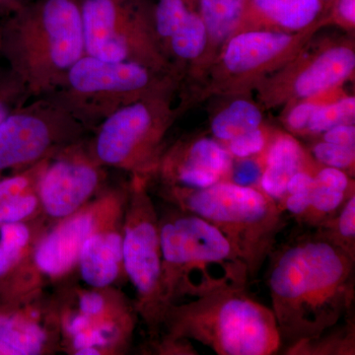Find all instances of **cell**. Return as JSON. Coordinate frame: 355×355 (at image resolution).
Here are the masks:
<instances>
[{"label":"cell","instance_id":"cell-1","mask_svg":"<svg viewBox=\"0 0 355 355\" xmlns=\"http://www.w3.org/2000/svg\"><path fill=\"white\" fill-rule=\"evenodd\" d=\"M268 260L282 347L315 338L352 315L355 257L317 230L275 245Z\"/></svg>","mask_w":355,"mask_h":355},{"label":"cell","instance_id":"cell-2","mask_svg":"<svg viewBox=\"0 0 355 355\" xmlns=\"http://www.w3.org/2000/svg\"><path fill=\"white\" fill-rule=\"evenodd\" d=\"M0 43L31 98L49 94L86 55L77 0H31L0 19Z\"/></svg>","mask_w":355,"mask_h":355},{"label":"cell","instance_id":"cell-3","mask_svg":"<svg viewBox=\"0 0 355 355\" xmlns=\"http://www.w3.org/2000/svg\"><path fill=\"white\" fill-rule=\"evenodd\" d=\"M163 287L168 306L229 287H247L245 261L216 226L178 209L159 216Z\"/></svg>","mask_w":355,"mask_h":355},{"label":"cell","instance_id":"cell-4","mask_svg":"<svg viewBox=\"0 0 355 355\" xmlns=\"http://www.w3.org/2000/svg\"><path fill=\"white\" fill-rule=\"evenodd\" d=\"M247 287H229L170 305L165 336L188 340L218 355H272L282 350L272 310L254 300Z\"/></svg>","mask_w":355,"mask_h":355},{"label":"cell","instance_id":"cell-5","mask_svg":"<svg viewBox=\"0 0 355 355\" xmlns=\"http://www.w3.org/2000/svg\"><path fill=\"white\" fill-rule=\"evenodd\" d=\"M161 195L216 226L246 263L250 279L260 272L286 226V211L260 188L221 181L205 189L163 187Z\"/></svg>","mask_w":355,"mask_h":355},{"label":"cell","instance_id":"cell-6","mask_svg":"<svg viewBox=\"0 0 355 355\" xmlns=\"http://www.w3.org/2000/svg\"><path fill=\"white\" fill-rule=\"evenodd\" d=\"M173 77L137 62H107L85 55L70 67L55 90L44 96L93 132L119 109L170 91Z\"/></svg>","mask_w":355,"mask_h":355},{"label":"cell","instance_id":"cell-7","mask_svg":"<svg viewBox=\"0 0 355 355\" xmlns=\"http://www.w3.org/2000/svg\"><path fill=\"white\" fill-rule=\"evenodd\" d=\"M123 270L137 292L135 307L151 336L162 331L168 306L163 287L159 216L148 179L132 176L123 219Z\"/></svg>","mask_w":355,"mask_h":355},{"label":"cell","instance_id":"cell-8","mask_svg":"<svg viewBox=\"0 0 355 355\" xmlns=\"http://www.w3.org/2000/svg\"><path fill=\"white\" fill-rule=\"evenodd\" d=\"M86 55L114 62H137L173 74L156 37L153 7L144 0H77Z\"/></svg>","mask_w":355,"mask_h":355},{"label":"cell","instance_id":"cell-9","mask_svg":"<svg viewBox=\"0 0 355 355\" xmlns=\"http://www.w3.org/2000/svg\"><path fill=\"white\" fill-rule=\"evenodd\" d=\"M168 92L148 96L112 114L93 132L89 151L104 167L149 179L162 155V141L173 114Z\"/></svg>","mask_w":355,"mask_h":355},{"label":"cell","instance_id":"cell-10","mask_svg":"<svg viewBox=\"0 0 355 355\" xmlns=\"http://www.w3.org/2000/svg\"><path fill=\"white\" fill-rule=\"evenodd\" d=\"M0 125V178L53 157L88 132L46 96L32 98Z\"/></svg>","mask_w":355,"mask_h":355},{"label":"cell","instance_id":"cell-11","mask_svg":"<svg viewBox=\"0 0 355 355\" xmlns=\"http://www.w3.org/2000/svg\"><path fill=\"white\" fill-rule=\"evenodd\" d=\"M127 198L128 189L103 191L76 214L58 220L33 250L39 272L53 279L71 272L90 236L123 221Z\"/></svg>","mask_w":355,"mask_h":355},{"label":"cell","instance_id":"cell-12","mask_svg":"<svg viewBox=\"0 0 355 355\" xmlns=\"http://www.w3.org/2000/svg\"><path fill=\"white\" fill-rule=\"evenodd\" d=\"M105 168L93 157L85 139L65 147L50 158L39 178L41 209L57 220L76 214L104 191Z\"/></svg>","mask_w":355,"mask_h":355},{"label":"cell","instance_id":"cell-13","mask_svg":"<svg viewBox=\"0 0 355 355\" xmlns=\"http://www.w3.org/2000/svg\"><path fill=\"white\" fill-rule=\"evenodd\" d=\"M233 157L220 141L202 137L181 142L162 153L153 175L163 187L205 189L228 181Z\"/></svg>","mask_w":355,"mask_h":355},{"label":"cell","instance_id":"cell-14","mask_svg":"<svg viewBox=\"0 0 355 355\" xmlns=\"http://www.w3.org/2000/svg\"><path fill=\"white\" fill-rule=\"evenodd\" d=\"M153 24L167 60L172 55L179 62H193L209 43L205 22L189 0H157Z\"/></svg>","mask_w":355,"mask_h":355},{"label":"cell","instance_id":"cell-15","mask_svg":"<svg viewBox=\"0 0 355 355\" xmlns=\"http://www.w3.org/2000/svg\"><path fill=\"white\" fill-rule=\"evenodd\" d=\"M298 37L270 29H247L227 40L222 64L233 76H249L265 70L294 50Z\"/></svg>","mask_w":355,"mask_h":355},{"label":"cell","instance_id":"cell-16","mask_svg":"<svg viewBox=\"0 0 355 355\" xmlns=\"http://www.w3.org/2000/svg\"><path fill=\"white\" fill-rule=\"evenodd\" d=\"M77 266L81 277L92 288H109L123 273V221L86 240Z\"/></svg>","mask_w":355,"mask_h":355},{"label":"cell","instance_id":"cell-17","mask_svg":"<svg viewBox=\"0 0 355 355\" xmlns=\"http://www.w3.org/2000/svg\"><path fill=\"white\" fill-rule=\"evenodd\" d=\"M328 9L321 0H245L240 27L252 23L277 31L304 32Z\"/></svg>","mask_w":355,"mask_h":355},{"label":"cell","instance_id":"cell-18","mask_svg":"<svg viewBox=\"0 0 355 355\" xmlns=\"http://www.w3.org/2000/svg\"><path fill=\"white\" fill-rule=\"evenodd\" d=\"M355 53L347 46H335L322 51L294 79V95L302 99L318 96L338 87L354 74Z\"/></svg>","mask_w":355,"mask_h":355},{"label":"cell","instance_id":"cell-19","mask_svg":"<svg viewBox=\"0 0 355 355\" xmlns=\"http://www.w3.org/2000/svg\"><path fill=\"white\" fill-rule=\"evenodd\" d=\"M266 149L259 188L282 207L289 180L296 173L306 170V153L297 140L286 133L273 137Z\"/></svg>","mask_w":355,"mask_h":355},{"label":"cell","instance_id":"cell-20","mask_svg":"<svg viewBox=\"0 0 355 355\" xmlns=\"http://www.w3.org/2000/svg\"><path fill=\"white\" fill-rule=\"evenodd\" d=\"M37 318V313L23 307V302L0 305V340L18 355L43 354L48 349L50 338Z\"/></svg>","mask_w":355,"mask_h":355},{"label":"cell","instance_id":"cell-21","mask_svg":"<svg viewBox=\"0 0 355 355\" xmlns=\"http://www.w3.org/2000/svg\"><path fill=\"white\" fill-rule=\"evenodd\" d=\"M352 193L354 186L347 172L324 166L314 174L309 191V207L300 223L316 228L335 214Z\"/></svg>","mask_w":355,"mask_h":355},{"label":"cell","instance_id":"cell-22","mask_svg":"<svg viewBox=\"0 0 355 355\" xmlns=\"http://www.w3.org/2000/svg\"><path fill=\"white\" fill-rule=\"evenodd\" d=\"M282 352L286 355H354V319L350 315L319 336L287 345Z\"/></svg>","mask_w":355,"mask_h":355},{"label":"cell","instance_id":"cell-23","mask_svg":"<svg viewBox=\"0 0 355 355\" xmlns=\"http://www.w3.org/2000/svg\"><path fill=\"white\" fill-rule=\"evenodd\" d=\"M245 0H196V8L207 27L210 43H226L241 25Z\"/></svg>","mask_w":355,"mask_h":355},{"label":"cell","instance_id":"cell-24","mask_svg":"<svg viewBox=\"0 0 355 355\" xmlns=\"http://www.w3.org/2000/svg\"><path fill=\"white\" fill-rule=\"evenodd\" d=\"M263 116L261 110L249 100H235L222 109L211 121V132L220 142L261 127Z\"/></svg>","mask_w":355,"mask_h":355},{"label":"cell","instance_id":"cell-25","mask_svg":"<svg viewBox=\"0 0 355 355\" xmlns=\"http://www.w3.org/2000/svg\"><path fill=\"white\" fill-rule=\"evenodd\" d=\"M315 229L352 257H355L354 193H350L335 214Z\"/></svg>","mask_w":355,"mask_h":355},{"label":"cell","instance_id":"cell-26","mask_svg":"<svg viewBox=\"0 0 355 355\" xmlns=\"http://www.w3.org/2000/svg\"><path fill=\"white\" fill-rule=\"evenodd\" d=\"M355 98L347 96L336 101L321 103L308 123L306 132L319 135L342 123H354Z\"/></svg>","mask_w":355,"mask_h":355},{"label":"cell","instance_id":"cell-27","mask_svg":"<svg viewBox=\"0 0 355 355\" xmlns=\"http://www.w3.org/2000/svg\"><path fill=\"white\" fill-rule=\"evenodd\" d=\"M30 99L31 96L20 76L7 65L0 64V125Z\"/></svg>","mask_w":355,"mask_h":355},{"label":"cell","instance_id":"cell-28","mask_svg":"<svg viewBox=\"0 0 355 355\" xmlns=\"http://www.w3.org/2000/svg\"><path fill=\"white\" fill-rule=\"evenodd\" d=\"M49 160L50 158L22 171L0 178V205L10 198L17 197L21 193L37 189L39 178Z\"/></svg>","mask_w":355,"mask_h":355},{"label":"cell","instance_id":"cell-29","mask_svg":"<svg viewBox=\"0 0 355 355\" xmlns=\"http://www.w3.org/2000/svg\"><path fill=\"white\" fill-rule=\"evenodd\" d=\"M41 209L37 189L10 198L0 205V226L27 222Z\"/></svg>","mask_w":355,"mask_h":355},{"label":"cell","instance_id":"cell-30","mask_svg":"<svg viewBox=\"0 0 355 355\" xmlns=\"http://www.w3.org/2000/svg\"><path fill=\"white\" fill-rule=\"evenodd\" d=\"M312 155L317 162L326 167L336 168L345 172L354 168L355 148L352 147L322 140L312 147Z\"/></svg>","mask_w":355,"mask_h":355},{"label":"cell","instance_id":"cell-31","mask_svg":"<svg viewBox=\"0 0 355 355\" xmlns=\"http://www.w3.org/2000/svg\"><path fill=\"white\" fill-rule=\"evenodd\" d=\"M268 144V135L261 127L231 139L226 148L233 158L243 159L263 153Z\"/></svg>","mask_w":355,"mask_h":355},{"label":"cell","instance_id":"cell-32","mask_svg":"<svg viewBox=\"0 0 355 355\" xmlns=\"http://www.w3.org/2000/svg\"><path fill=\"white\" fill-rule=\"evenodd\" d=\"M263 164L254 157L239 159L233 162L228 181L242 187L259 188Z\"/></svg>","mask_w":355,"mask_h":355},{"label":"cell","instance_id":"cell-33","mask_svg":"<svg viewBox=\"0 0 355 355\" xmlns=\"http://www.w3.org/2000/svg\"><path fill=\"white\" fill-rule=\"evenodd\" d=\"M320 104L321 103L312 101V99H306L294 106L286 116L287 128L294 132H306L308 123Z\"/></svg>","mask_w":355,"mask_h":355},{"label":"cell","instance_id":"cell-34","mask_svg":"<svg viewBox=\"0 0 355 355\" xmlns=\"http://www.w3.org/2000/svg\"><path fill=\"white\" fill-rule=\"evenodd\" d=\"M324 141L338 146L355 148V128L354 123H342L323 132Z\"/></svg>","mask_w":355,"mask_h":355},{"label":"cell","instance_id":"cell-35","mask_svg":"<svg viewBox=\"0 0 355 355\" xmlns=\"http://www.w3.org/2000/svg\"><path fill=\"white\" fill-rule=\"evenodd\" d=\"M334 16L343 26L355 25V0H335L331 6Z\"/></svg>","mask_w":355,"mask_h":355},{"label":"cell","instance_id":"cell-36","mask_svg":"<svg viewBox=\"0 0 355 355\" xmlns=\"http://www.w3.org/2000/svg\"><path fill=\"white\" fill-rule=\"evenodd\" d=\"M31 0H0V19L19 10Z\"/></svg>","mask_w":355,"mask_h":355},{"label":"cell","instance_id":"cell-37","mask_svg":"<svg viewBox=\"0 0 355 355\" xmlns=\"http://www.w3.org/2000/svg\"><path fill=\"white\" fill-rule=\"evenodd\" d=\"M0 355H18L17 352L0 340Z\"/></svg>","mask_w":355,"mask_h":355},{"label":"cell","instance_id":"cell-38","mask_svg":"<svg viewBox=\"0 0 355 355\" xmlns=\"http://www.w3.org/2000/svg\"><path fill=\"white\" fill-rule=\"evenodd\" d=\"M323 3L326 4L327 6L329 7V8H331V4H333V2L335 1V0H321Z\"/></svg>","mask_w":355,"mask_h":355},{"label":"cell","instance_id":"cell-39","mask_svg":"<svg viewBox=\"0 0 355 355\" xmlns=\"http://www.w3.org/2000/svg\"><path fill=\"white\" fill-rule=\"evenodd\" d=\"M2 60V55H1V43H0V60Z\"/></svg>","mask_w":355,"mask_h":355}]
</instances>
